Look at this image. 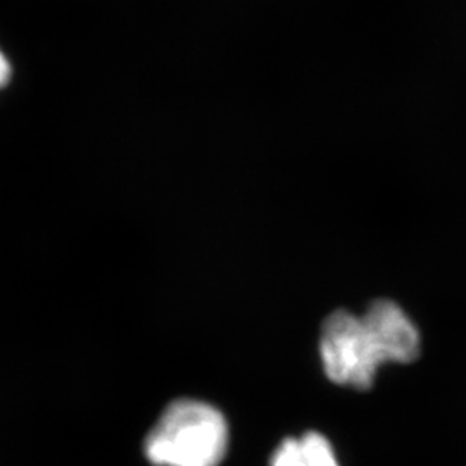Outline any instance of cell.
<instances>
[{"instance_id": "obj_1", "label": "cell", "mask_w": 466, "mask_h": 466, "mask_svg": "<svg viewBox=\"0 0 466 466\" xmlns=\"http://www.w3.org/2000/svg\"><path fill=\"white\" fill-rule=\"evenodd\" d=\"M421 342L413 321L396 302L377 299L363 317L339 309L325 319L319 356L327 377L367 390L385 363H413Z\"/></svg>"}, {"instance_id": "obj_2", "label": "cell", "mask_w": 466, "mask_h": 466, "mask_svg": "<svg viewBox=\"0 0 466 466\" xmlns=\"http://www.w3.org/2000/svg\"><path fill=\"white\" fill-rule=\"evenodd\" d=\"M228 448V425L202 400L171 402L150 429L146 456L157 466H218Z\"/></svg>"}, {"instance_id": "obj_3", "label": "cell", "mask_w": 466, "mask_h": 466, "mask_svg": "<svg viewBox=\"0 0 466 466\" xmlns=\"http://www.w3.org/2000/svg\"><path fill=\"white\" fill-rule=\"evenodd\" d=\"M271 466H339L330 442L318 432L285 439L275 451Z\"/></svg>"}, {"instance_id": "obj_4", "label": "cell", "mask_w": 466, "mask_h": 466, "mask_svg": "<svg viewBox=\"0 0 466 466\" xmlns=\"http://www.w3.org/2000/svg\"><path fill=\"white\" fill-rule=\"evenodd\" d=\"M9 76H11V66L5 56L0 52V88L9 82Z\"/></svg>"}]
</instances>
